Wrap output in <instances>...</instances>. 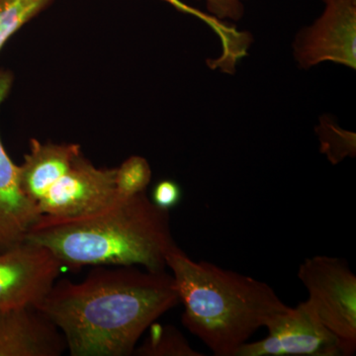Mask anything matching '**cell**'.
Here are the masks:
<instances>
[{
	"instance_id": "6da1fadb",
	"label": "cell",
	"mask_w": 356,
	"mask_h": 356,
	"mask_svg": "<svg viewBox=\"0 0 356 356\" xmlns=\"http://www.w3.org/2000/svg\"><path fill=\"white\" fill-rule=\"evenodd\" d=\"M179 303L172 274L97 266L81 282H56L37 306L72 356L132 355L149 325Z\"/></svg>"
},
{
	"instance_id": "7a4b0ae2",
	"label": "cell",
	"mask_w": 356,
	"mask_h": 356,
	"mask_svg": "<svg viewBox=\"0 0 356 356\" xmlns=\"http://www.w3.org/2000/svg\"><path fill=\"white\" fill-rule=\"evenodd\" d=\"M48 248L62 266H140L166 268V257L177 243L170 211L161 209L146 192L116 198L111 205L76 218L40 216L26 236Z\"/></svg>"
},
{
	"instance_id": "3957f363",
	"label": "cell",
	"mask_w": 356,
	"mask_h": 356,
	"mask_svg": "<svg viewBox=\"0 0 356 356\" xmlns=\"http://www.w3.org/2000/svg\"><path fill=\"white\" fill-rule=\"evenodd\" d=\"M166 267L184 304L182 324L216 356H235L255 332L290 308L267 283L193 261L177 245L168 252Z\"/></svg>"
},
{
	"instance_id": "277c9868",
	"label": "cell",
	"mask_w": 356,
	"mask_h": 356,
	"mask_svg": "<svg viewBox=\"0 0 356 356\" xmlns=\"http://www.w3.org/2000/svg\"><path fill=\"white\" fill-rule=\"evenodd\" d=\"M297 276L308 291L305 304L318 322L356 351V276L339 257L316 255L299 266Z\"/></svg>"
},
{
	"instance_id": "5b68a950",
	"label": "cell",
	"mask_w": 356,
	"mask_h": 356,
	"mask_svg": "<svg viewBox=\"0 0 356 356\" xmlns=\"http://www.w3.org/2000/svg\"><path fill=\"white\" fill-rule=\"evenodd\" d=\"M62 267L51 250L28 241L0 252V311L37 308Z\"/></svg>"
},
{
	"instance_id": "8992f818",
	"label": "cell",
	"mask_w": 356,
	"mask_h": 356,
	"mask_svg": "<svg viewBox=\"0 0 356 356\" xmlns=\"http://www.w3.org/2000/svg\"><path fill=\"white\" fill-rule=\"evenodd\" d=\"M324 13L300 30L293 54L304 70L332 62L356 69V0H322Z\"/></svg>"
},
{
	"instance_id": "52a82bcc",
	"label": "cell",
	"mask_w": 356,
	"mask_h": 356,
	"mask_svg": "<svg viewBox=\"0 0 356 356\" xmlns=\"http://www.w3.org/2000/svg\"><path fill=\"white\" fill-rule=\"evenodd\" d=\"M266 339L241 346L235 356H350L343 343L318 322L305 302L273 318Z\"/></svg>"
},
{
	"instance_id": "ba28073f",
	"label": "cell",
	"mask_w": 356,
	"mask_h": 356,
	"mask_svg": "<svg viewBox=\"0 0 356 356\" xmlns=\"http://www.w3.org/2000/svg\"><path fill=\"white\" fill-rule=\"evenodd\" d=\"M116 168H97L81 154L36 204L40 216L76 218L108 207L116 200Z\"/></svg>"
},
{
	"instance_id": "9c48e42d",
	"label": "cell",
	"mask_w": 356,
	"mask_h": 356,
	"mask_svg": "<svg viewBox=\"0 0 356 356\" xmlns=\"http://www.w3.org/2000/svg\"><path fill=\"white\" fill-rule=\"evenodd\" d=\"M13 86V74L0 70V107ZM40 217L37 206L21 189L19 168L6 151L0 138V252L24 242Z\"/></svg>"
},
{
	"instance_id": "30bf717a",
	"label": "cell",
	"mask_w": 356,
	"mask_h": 356,
	"mask_svg": "<svg viewBox=\"0 0 356 356\" xmlns=\"http://www.w3.org/2000/svg\"><path fill=\"white\" fill-rule=\"evenodd\" d=\"M60 330L36 307L0 311V356H60Z\"/></svg>"
},
{
	"instance_id": "8fae6325",
	"label": "cell",
	"mask_w": 356,
	"mask_h": 356,
	"mask_svg": "<svg viewBox=\"0 0 356 356\" xmlns=\"http://www.w3.org/2000/svg\"><path fill=\"white\" fill-rule=\"evenodd\" d=\"M81 153L77 144H54L30 140L29 153L19 168L21 189L32 203H37L60 177H64Z\"/></svg>"
},
{
	"instance_id": "7c38bea8",
	"label": "cell",
	"mask_w": 356,
	"mask_h": 356,
	"mask_svg": "<svg viewBox=\"0 0 356 356\" xmlns=\"http://www.w3.org/2000/svg\"><path fill=\"white\" fill-rule=\"evenodd\" d=\"M144 343L135 348L133 355L140 356H203L194 350L182 332L172 325H149Z\"/></svg>"
},
{
	"instance_id": "4fadbf2b",
	"label": "cell",
	"mask_w": 356,
	"mask_h": 356,
	"mask_svg": "<svg viewBox=\"0 0 356 356\" xmlns=\"http://www.w3.org/2000/svg\"><path fill=\"white\" fill-rule=\"evenodd\" d=\"M53 0H0V51L16 32L36 17Z\"/></svg>"
},
{
	"instance_id": "5bb4252c",
	"label": "cell",
	"mask_w": 356,
	"mask_h": 356,
	"mask_svg": "<svg viewBox=\"0 0 356 356\" xmlns=\"http://www.w3.org/2000/svg\"><path fill=\"white\" fill-rule=\"evenodd\" d=\"M151 179L152 168L149 161L143 156H130L116 168V197L128 198L146 191Z\"/></svg>"
},
{
	"instance_id": "9a60e30c",
	"label": "cell",
	"mask_w": 356,
	"mask_h": 356,
	"mask_svg": "<svg viewBox=\"0 0 356 356\" xmlns=\"http://www.w3.org/2000/svg\"><path fill=\"white\" fill-rule=\"evenodd\" d=\"M321 152L330 163L337 165L344 159L353 158L356 154L355 134L341 130L331 120H322L317 129Z\"/></svg>"
},
{
	"instance_id": "2e32d148",
	"label": "cell",
	"mask_w": 356,
	"mask_h": 356,
	"mask_svg": "<svg viewBox=\"0 0 356 356\" xmlns=\"http://www.w3.org/2000/svg\"><path fill=\"white\" fill-rule=\"evenodd\" d=\"M179 185L172 179L161 180L154 187L151 200L161 209L170 211L181 200Z\"/></svg>"
},
{
	"instance_id": "e0dca14e",
	"label": "cell",
	"mask_w": 356,
	"mask_h": 356,
	"mask_svg": "<svg viewBox=\"0 0 356 356\" xmlns=\"http://www.w3.org/2000/svg\"><path fill=\"white\" fill-rule=\"evenodd\" d=\"M207 10L218 19L240 21L245 15L247 0H204Z\"/></svg>"
},
{
	"instance_id": "ac0fdd59",
	"label": "cell",
	"mask_w": 356,
	"mask_h": 356,
	"mask_svg": "<svg viewBox=\"0 0 356 356\" xmlns=\"http://www.w3.org/2000/svg\"><path fill=\"white\" fill-rule=\"evenodd\" d=\"M165 1L168 2V3L172 4V6L177 7L178 10L185 11V13H188V11H191V9L186 6H184V3L179 1V0H165Z\"/></svg>"
}]
</instances>
